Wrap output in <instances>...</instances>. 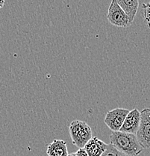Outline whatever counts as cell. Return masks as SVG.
I'll use <instances>...</instances> for the list:
<instances>
[{"instance_id": "6da1fadb", "label": "cell", "mask_w": 150, "mask_h": 156, "mask_svg": "<svg viewBox=\"0 0 150 156\" xmlns=\"http://www.w3.org/2000/svg\"><path fill=\"white\" fill-rule=\"evenodd\" d=\"M109 140L111 146L127 156H138L143 150L135 134L113 131Z\"/></svg>"}, {"instance_id": "7a4b0ae2", "label": "cell", "mask_w": 150, "mask_h": 156, "mask_svg": "<svg viewBox=\"0 0 150 156\" xmlns=\"http://www.w3.org/2000/svg\"><path fill=\"white\" fill-rule=\"evenodd\" d=\"M69 132L72 144L79 149L85 147L93 137L91 128L88 123L82 120H73L69 126Z\"/></svg>"}, {"instance_id": "3957f363", "label": "cell", "mask_w": 150, "mask_h": 156, "mask_svg": "<svg viewBox=\"0 0 150 156\" xmlns=\"http://www.w3.org/2000/svg\"><path fill=\"white\" fill-rule=\"evenodd\" d=\"M137 139L143 149L150 148V108L140 112V122L136 134Z\"/></svg>"}, {"instance_id": "277c9868", "label": "cell", "mask_w": 150, "mask_h": 156, "mask_svg": "<svg viewBox=\"0 0 150 156\" xmlns=\"http://www.w3.org/2000/svg\"><path fill=\"white\" fill-rule=\"evenodd\" d=\"M107 19L111 25L121 28H126L132 25L128 17L117 4L116 0H111L108 11Z\"/></svg>"}, {"instance_id": "5b68a950", "label": "cell", "mask_w": 150, "mask_h": 156, "mask_svg": "<svg viewBox=\"0 0 150 156\" xmlns=\"http://www.w3.org/2000/svg\"><path fill=\"white\" fill-rule=\"evenodd\" d=\"M129 110L125 108L117 107L106 113L104 122L112 131H119Z\"/></svg>"}, {"instance_id": "8992f818", "label": "cell", "mask_w": 150, "mask_h": 156, "mask_svg": "<svg viewBox=\"0 0 150 156\" xmlns=\"http://www.w3.org/2000/svg\"><path fill=\"white\" fill-rule=\"evenodd\" d=\"M140 122V112L137 108L129 111L125 117L120 131L135 134L138 131Z\"/></svg>"}, {"instance_id": "52a82bcc", "label": "cell", "mask_w": 150, "mask_h": 156, "mask_svg": "<svg viewBox=\"0 0 150 156\" xmlns=\"http://www.w3.org/2000/svg\"><path fill=\"white\" fill-rule=\"evenodd\" d=\"M108 145L97 136H93L85 145L84 149L88 156H102L107 149Z\"/></svg>"}, {"instance_id": "ba28073f", "label": "cell", "mask_w": 150, "mask_h": 156, "mask_svg": "<svg viewBox=\"0 0 150 156\" xmlns=\"http://www.w3.org/2000/svg\"><path fill=\"white\" fill-rule=\"evenodd\" d=\"M48 156H68L67 142L63 140H54L46 148Z\"/></svg>"}, {"instance_id": "9c48e42d", "label": "cell", "mask_w": 150, "mask_h": 156, "mask_svg": "<svg viewBox=\"0 0 150 156\" xmlns=\"http://www.w3.org/2000/svg\"><path fill=\"white\" fill-rule=\"evenodd\" d=\"M116 2L128 16L131 23H132L138 12L139 0H116Z\"/></svg>"}, {"instance_id": "30bf717a", "label": "cell", "mask_w": 150, "mask_h": 156, "mask_svg": "<svg viewBox=\"0 0 150 156\" xmlns=\"http://www.w3.org/2000/svg\"><path fill=\"white\" fill-rule=\"evenodd\" d=\"M142 16L144 18V20L146 23L147 27L150 29V2L148 3L143 4Z\"/></svg>"}, {"instance_id": "8fae6325", "label": "cell", "mask_w": 150, "mask_h": 156, "mask_svg": "<svg viewBox=\"0 0 150 156\" xmlns=\"http://www.w3.org/2000/svg\"><path fill=\"white\" fill-rule=\"evenodd\" d=\"M102 156H127L125 154L122 153L120 151H118L117 149H116L113 146H111V144L108 145L107 149L105 150V152L102 154Z\"/></svg>"}, {"instance_id": "7c38bea8", "label": "cell", "mask_w": 150, "mask_h": 156, "mask_svg": "<svg viewBox=\"0 0 150 156\" xmlns=\"http://www.w3.org/2000/svg\"><path fill=\"white\" fill-rule=\"evenodd\" d=\"M68 156H88V154H87L86 151L85 150L84 148H82V149H79L76 152H73V153H71Z\"/></svg>"}, {"instance_id": "4fadbf2b", "label": "cell", "mask_w": 150, "mask_h": 156, "mask_svg": "<svg viewBox=\"0 0 150 156\" xmlns=\"http://www.w3.org/2000/svg\"><path fill=\"white\" fill-rule=\"evenodd\" d=\"M5 3V0H0V9L4 7Z\"/></svg>"}]
</instances>
